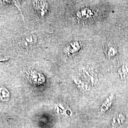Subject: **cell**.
<instances>
[{
  "instance_id": "1",
  "label": "cell",
  "mask_w": 128,
  "mask_h": 128,
  "mask_svg": "<svg viewBox=\"0 0 128 128\" xmlns=\"http://www.w3.org/2000/svg\"><path fill=\"white\" fill-rule=\"evenodd\" d=\"M27 77L29 81L33 84H38L44 80V78L40 74L36 72L35 71H29L27 72Z\"/></svg>"
}]
</instances>
